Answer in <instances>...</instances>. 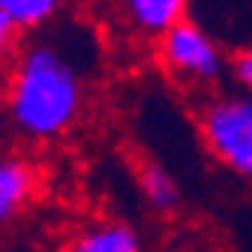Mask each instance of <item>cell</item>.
Segmentation results:
<instances>
[{
    "mask_svg": "<svg viewBox=\"0 0 252 252\" xmlns=\"http://www.w3.org/2000/svg\"><path fill=\"white\" fill-rule=\"evenodd\" d=\"M84 69L78 57L54 39H36L15 51L3 81V111L27 141L66 135L84 108Z\"/></svg>",
    "mask_w": 252,
    "mask_h": 252,
    "instance_id": "cell-1",
    "label": "cell"
},
{
    "mask_svg": "<svg viewBox=\"0 0 252 252\" xmlns=\"http://www.w3.org/2000/svg\"><path fill=\"white\" fill-rule=\"evenodd\" d=\"M231 75H234L237 87L252 93V48L237 54V57H231Z\"/></svg>",
    "mask_w": 252,
    "mask_h": 252,
    "instance_id": "cell-10",
    "label": "cell"
},
{
    "mask_svg": "<svg viewBox=\"0 0 252 252\" xmlns=\"http://www.w3.org/2000/svg\"><path fill=\"white\" fill-rule=\"evenodd\" d=\"M75 252H138L141 234L135 225L120 219H102L87 228H81L72 240Z\"/></svg>",
    "mask_w": 252,
    "mask_h": 252,
    "instance_id": "cell-6",
    "label": "cell"
},
{
    "mask_svg": "<svg viewBox=\"0 0 252 252\" xmlns=\"http://www.w3.org/2000/svg\"><path fill=\"white\" fill-rule=\"evenodd\" d=\"M111 18L135 39L153 42L180 18H186L189 0H105Z\"/></svg>",
    "mask_w": 252,
    "mask_h": 252,
    "instance_id": "cell-5",
    "label": "cell"
},
{
    "mask_svg": "<svg viewBox=\"0 0 252 252\" xmlns=\"http://www.w3.org/2000/svg\"><path fill=\"white\" fill-rule=\"evenodd\" d=\"M186 18L204 27L231 57L252 48V0H189Z\"/></svg>",
    "mask_w": 252,
    "mask_h": 252,
    "instance_id": "cell-4",
    "label": "cell"
},
{
    "mask_svg": "<svg viewBox=\"0 0 252 252\" xmlns=\"http://www.w3.org/2000/svg\"><path fill=\"white\" fill-rule=\"evenodd\" d=\"M18 36H21L18 24L3 12V6H0V72H3V69L9 66V60L15 57V51H18Z\"/></svg>",
    "mask_w": 252,
    "mask_h": 252,
    "instance_id": "cell-9",
    "label": "cell"
},
{
    "mask_svg": "<svg viewBox=\"0 0 252 252\" xmlns=\"http://www.w3.org/2000/svg\"><path fill=\"white\" fill-rule=\"evenodd\" d=\"M3 12L18 24L21 33L45 27L63 6V0H0Z\"/></svg>",
    "mask_w": 252,
    "mask_h": 252,
    "instance_id": "cell-8",
    "label": "cell"
},
{
    "mask_svg": "<svg viewBox=\"0 0 252 252\" xmlns=\"http://www.w3.org/2000/svg\"><path fill=\"white\" fill-rule=\"evenodd\" d=\"M3 159H6V156H3V153H0V174H3Z\"/></svg>",
    "mask_w": 252,
    "mask_h": 252,
    "instance_id": "cell-11",
    "label": "cell"
},
{
    "mask_svg": "<svg viewBox=\"0 0 252 252\" xmlns=\"http://www.w3.org/2000/svg\"><path fill=\"white\" fill-rule=\"evenodd\" d=\"M153 57L177 87L210 93L222 84L231 54L192 18H180L153 39Z\"/></svg>",
    "mask_w": 252,
    "mask_h": 252,
    "instance_id": "cell-2",
    "label": "cell"
},
{
    "mask_svg": "<svg viewBox=\"0 0 252 252\" xmlns=\"http://www.w3.org/2000/svg\"><path fill=\"white\" fill-rule=\"evenodd\" d=\"M198 132L210 156L225 171L252 183V93L216 87L204 93Z\"/></svg>",
    "mask_w": 252,
    "mask_h": 252,
    "instance_id": "cell-3",
    "label": "cell"
},
{
    "mask_svg": "<svg viewBox=\"0 0 252 252\" xmlns=\"http://www.w3.org/2000/svg\"><path fill=\"white\" fill-rule=\"evenodd\" d=\"M138 189H141L144 201L153 210H159V213H171L180 204V183L159 162L141 165V171H138Z\"/></svg>",
    "mask_w": 252,
    "mask_h": 252,
    "instance_id": "cell-7",
    "label": "cell"
}]
</instances>
